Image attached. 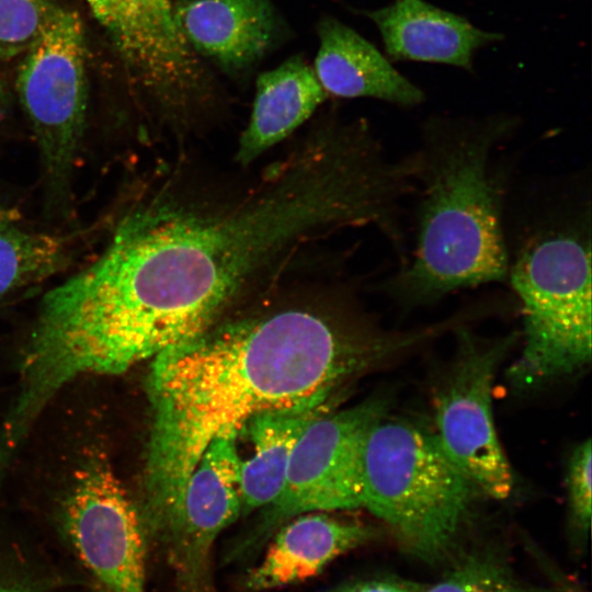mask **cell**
<instances>
[{
    "mask_svg": "<svg viewBox=\"0 0 592 592\" xmlns=\"http://www.w3.org/2000/svg\"><path fill=\"white\" fill-rule=\"evenodd\" d=\"M422 592H543L513 576L492 556H469L441 581Z\"/></svg>",
    "mask_w": 592,
    "mask_h": 592,
    "instance_id": "obj_20",
    "label": "cell"
},
{
    "mask_svg": "<svg viewBox=\"0 0 592 592\" xmlns=\"http://www.w3.org/2000/svg\"><path fill=\"white\" fill-rule=\"evenodd\" d=\"M173 14L193 50L230 75L255 65L282 32L272 0L180 1Z\"/></svg>",
    "mask_w": 592,
    "mask_h": 592,
    "instance_id": "obj_12",
    "label": "cell"
},
{
    "mask_svg": "<svg viewBox=\"0 0 592 592\" xmlns=\"http://www.w3.org/2000/svg\"><path fill=\"white\" fill-rule=\"evenodd\" d=\"M237 436L213 441L189 476L177 516L153 535L163 544L175 592H214L212 549L242 513Z\"/></svg>",
    "mask_w": 592,
    "mask_h": 592,
    "instance_id": "obj_11",
    "label": "cell"
},
{
    "mask_svg": "<svg viewBox=\"0 0 592 592\" xmlns=\"http://www.w3.org/2000/svg\"><path fill=\"white\" fill-rule=\"evenodd\" d=\"M566 481L571 524L581 534H588L592 512V447L590 439L577 445L572 451L568 460Z\"/></svg>",
    "mask_w": 592,
    "mask_h": 592,
    "instance_id": "obj_22",
    "label": "cell"
},
{
    "mask_svg": "<svg viewBox=\"0 0 592 592\" xmlns=\"http://www.w3.org/2000/svg\"><path fill=\"white\" fill-rule=\"evenodd\" d=\"M60 592H103V591L100 588H98L95 584L89 583V584L75 585V587L65 589Z\"/></svg>",
    "mask_w": 592,
    "mask_h": 592,
    "instance_id": "obj_24",
    "label": "cell"
},
{
    "mask_svg": "<svg viewBox=\"0 0 592 592\" xmlns=\"http://www.w3.org/2000/svg\"><path fill=\"white\" fill-rule=\"evenodd\" d=\"M361 481L362 508L382 520L408 553L428 561L452 550L483 496L433 433L386 415L364 441Z\"/></svg>",
    "mask_w": 592,
    "mask_h": 592,
    "instance_id": "obj_5",
    "label": "cell"
},
{
    "mask_svg": "<svg viewBox=\"0 0 592 592\" xmlns=\"http://www.w3.org/2000/svg\"><path fill=\"white\" fill-rule=\"evenodd\" d=\"M511 114L435 115L421 128L415 159V235L411 254L385 280L408 305L506 282L509 169L497 150L516 130Z\"/></svg>",
    "mask_w": 592,
    "mask_h": 592,
    "instance_id": "obj_3",
    "label": "cell"
},
{
    "mask_svg": "<svg viewBox=\"0 0 592 592\" xmlns=\"http://www.w3.org/2000/svg\"><path fill=\"white\" fill-rule=\"evenodd\" d=\"M180 1H191V0H180Z\"/></svg>",
    "mask_w": 592,
    "mask_h": 592,
    "instance_id": "obj_25",
    "label": "cell"
},
{
    "mask_svg": "<svg viewBox=\"0 0 592 592\" xmlns=\"http://www.w3.org/2000/svg\"><path fill=\"white\" fill-rule=\"evenodd\" d=\"M505 217L508 278L523 316V346L508 377L532 388L582 371L591 361V198L582 179L536 190Z\"/></svg>",
    "mask_w": 592,
    "mask_h": 592,
    "instance_id": "obj_4",
    "label": "cell"
},
{
    "mask_svg": "<svg viewBox=\"0 0 592 592\" xmlns=\"http://www.w3.org/2000/svg\"><path fill=\"white\" fill-rule=\"evenodd\" d=\"M423 590L406 582L392 580L362 581L332 592H422Z\"/></svg>",
    "mask_w": 592,
    "mask_h": 592,
    "instance_id": "obj_23",
    "label": "cell"
},
{
    "mask_svg": "<svg viewBox=\"0 0 592 592\" xmlns=\"http://www.w3.org/2000/svg\"><path fill=\"white\" fill-rule=\"evenodd\" d=\"M122 216L90 264L48 294L53 329L90 374H119L216 325L276 281L295 250L342 228L394 223V171L358 126L328 122L250 182L181 162Z\"/></svg>",
    "mask_w": 592,
    "mask_h": 592,
    "instance_id": "obj_1",
    "label": "cell"
},
{
    "mask_svg": "<svg viewBox=\"0 0 592 592\" xmlns=\"http://www.w3.org/2000/svg\"><path fill=\"white\" fill-rule=\"evenodd\" d=\"M317 32L319 49L312 69L328 95L372 98L401 106L424 101V92L418 86L346 24L325 16Z\"/></svg>",
    "mask_w": 592,
    "mask_h": 592,
    "instance_id": "obj_14",
    "label": "cell"
},
{
    "mask_svg": "<svg viewBox=\"0 0 592 592\" xmlns=\"http://www.w3.org/2000/svg\"><path fill=\"white\" fill-rule=\"evenodd\" d=\"M58 9L55 0H0V59L23 53Z\"/></svg>",
    "mask_w": 592,
    "mask_h": 592,
    "instance_id": "obj_21",
    "label": "cell"
},
{
    "mask_svg": "<svg viewBox=\"0 0 592 592\" xmlns=\"http://www.w3.org/2000/svg\"><path fill=\"white\" fill-rule=\"evenodd\" d=\"M16 92L31 124L48 190L67 197L88 107L84 30L61 7L23 52Z\"/></svg>",
    "mask_w": 592,
    "mask_h": 592,
    "instance_id": "obj_7",
    "label": "cell"
},
{
    "mask_svg": "<svg viewBox=\"0 0 592 592\" xmlns=\"http://www.w3.org/2000/svg\"><path fill=\"white\" fill-rule=\"evenodd\" d=\"M456 337L433 392V434L485 497L503 500L513 491L514 476L496 432L491 395L498 368L520 334L483 338L457 327Z\"/></svg>",
    "mask_w": 592,
    "mask_h": 592,
    "instance_id": "obj_8",
    "label": "cell"
},
{
    "mask_svg": "<svg viewBox=\"0 0 592 592\" xmlns=\"http://www.w3.org/2000/svg\"><path fill=\"white\" fill-rule=\"evenodd\" d=\"M72 254L67 236L30 229L13 209L0 208V299L56 275Z\"/></svg>",
    "mask_w": 592,
    "mask_h": 592,
    "instance_id": "obj_18",
    "label": "cell"
},
{
    "mask_svg": "<svg viewBox=\"0 0 592 592\" xmlns=\"http://www.w3.org/2000/svg\"><path fill=\"white\" fill-rule=\"evenodd\" d=\"M327 96L314 69L299 55L261 73L249 122L238 139L237 164L249 167L289 137Z\"/></svg>",
    "mask_w": 592,
    "mask_h": 592,
    "instance_id": "obj_16",
    "label": "cell"
},
{
    "mask_svg": "<svg viewBox=\"0 0 592 592\" xmlns=\"http://www.w3.org/2000/svg\"><path fill=\"white\" fill-rule=\"evenodd\" d=\"M276 534L262 561L246 577V588L264 591L301 582L330 561L376 537L365 524L326 512L294 516Z\"/></svg>",
    "mask_w": 592,
    "mask_h": 592,
    "instance_id": "obj_15",
    "label": "cell"
},
{
    "mask_svg": "<svg viewBox=\"0 0 592 592\" xmlns=\"http://www.w3.org/2000/svg\"><path fill=\"white\" fill-rule=\"evenodd\" d=\"M132 77L180 137L207 123L216 89L169 0H84Z\"/></svg>",
    "mask_w": 592,
    "mask_h": 592,
    "instance_id": "obj_6",
    "label": "cell"
},
{
    "mask_svg": "<svg viewBox=\"0 0 592 592\" xmlns=\"http://www.w3.org/2000/svg\"><path fill=\"white\" fill-rule=\"evenodd\" d=\"M92 581L75 565L19 543H0V592H60Z\"/></svg>",
    "mask_w": 592,
    "mask_h": 592,
    "instance_id": "obj_19",
    "label": "cell"
},
{
    "mask_svg": "<svg viewBox=\"0 0 592 592\" xmlns=\"http://www.w3.org/2000/svg\"><path fill=\"white\" fill-rule=\"evenodd\" d=\"M330 410L318 406L270 410L252 417L244 425L252 453L241 459L239 493L242 513L269 508L281 494L296 443L306 426Z\"/></svg>",
    "mask_w": 592,
    "mask_h": 592,
    "instance_id": "obj_17",
    "label": "cell"
},
{
    "mask_svg": "<svg viewBox=\"0 0 592 592\" xmlns=\"http://www.w3.org/2000/svg\"><path fill=\"white\" fill-rule=\"evenodd\" d=\"M377 332L301 305L218 321L153 357L146 460V528L180 511L189 476L215 440L254 415L329 402L360 373L421 342Z\"/></svg>",
    "mask_w": 592,
    "mask_h": 592,
    "instance_id": "obj_2",
    "label": "cell"
},
{
    "mask_svg": "<svg viewBox=\"0 0 592 592\" xmlns=\"http://www.w3.org/2000/svg\"><path fill=\"white\" fill-rule=\"evenodd\" d=\"M387 407L378 397L314 419L296 443L282 492L255 538L299 514L362 508L363 444Z\"/></svg>",
    "mask_w": 592,
    "mask_h": 592,
    "instance_id": "obj_10",
    "label": "cell"
},
{
    "mask_svg": "<svg viewBox=\"0 0 592 592\" xmlns=\"http://www.w3.org/2000/svg\"><path fill=\"white\" fill-rule=\"evenodd\" d=\"M391 60L443 64L470 70L477 50L503 38L425 0H392L365 11Z\"/></svg>",
    "mask_w": 592,
    "mask_h": 592,
    "instance_id": "obj_13",
    "label": "cell"
},
{
    "mask_svg": "<svg viewBox=\"0 0 592 592\" xmlns=\"http://www.w3.org/2000/svg\"><path fill=\"white\" fill-rule=\"evenodd\" d=\"M58 521L72 562L93 584L148 592L143 520L105 459L92 458L79 473Z\"/></svg>",
    "mask_w": 592,
    "mask_h": 592,
    "instance_id": "obj_9",
    "label": "cell"
}]
</instances>
